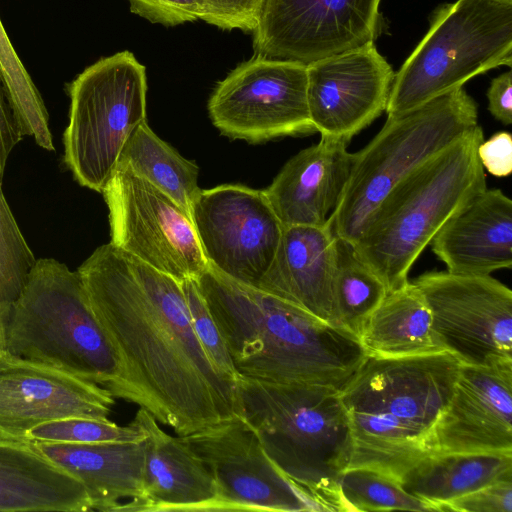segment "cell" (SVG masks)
I'll list each match as a JSON object with an SVG mask.
<instances>
[{
    "instance_id": "1",
    "label": "cell",
    "mask_w": 512,
    "mask_h": 512,
    "mask_svg": "<svg viewBox=\"0 0 512 512\" xmlns=\"http://www.w3.org/2000/svg\"><path fill=\"white\" fill-rule=\"evenodd\" d=\"M118 361L108 388L179 435L241 415L237 383L198 341L181 282L108 243L78 268Z\"/></svg>"
},
{
    "instance_id": "2",
    "label": "cell",
    "mask_w": 512,
    "mask_h": 512,
    "mask_svg": "<svg viewBox=\"0 0 512 512\" xmlns=\"http://www.w3.org/2000/svg\"><path fill=\"white\" fill-rule=\"evenodd\" d=\"M196 280L238 377L341 391L367 357L353 334L209 264Z\"/></svg>"
},
{
    "instance_id": "3",
    "label": "cell",
    "mask_w": 512,
    "mask_h": 512,
    "mask_svg": "<svg viewBox=\"0 0 512 512\" xmlns=\"http://www.w3.org/2000/svg\"><path fill=\"white\" fill-rule=\"evenodd\" d=\"M460 366L447 352L367 356L339 392L352 435L349 467L375 469L399 481L432 454L434 430Z\"/></svg>"
},
{
    "instance_id": "4",
    "label": "cell",
    "mask_w": 512,
    "mask_h": 512,
    "mask_svg": "<svg viewBox=\"0 0 512 512\" xmlns=\"http://www.w3.org/2000/svg\"><path fill=\"white\" fill-rule=\"evenodd\" d=\"M241 416L275 466L324 511H340L338 480L353 443L340 390L237 378Z\"/></svg>"
},
{
    "instance_id": "5",
    "label": "cell",
    "mask_w": 512,
    "mask_h": 512,
    "mask_svg": "<svg viewBox=\"0 0 512 512\" xmlns=\"http://www.w3.org/2000/svg\"><path fill=\"white\" fill-rule=\"evenodd\" d=\"M477 124L404 177L383 198L353 245L387 291L406 285L414 262L443 224L487 188Z\"/></svg>"
},
{
    "instance_id": "6",
    "label": "cell",
    "mask_w": 512,
    "mask_h": 512,
    "mask_svg": "<svg viewBox=\"0 0 512 512\" xmlns=\"http://www.w3.org/2000/svg\"><path fill=\"white\" fill-rule=\"evenodd\" d=\"M0 350L106 389L119 370L78 271L54 259L35 261L9 312Z\"/></svg>"
},
{
    "instance_id": "7",
    "label": "cell",
    "mask_w": 512,
    "mask_h": 512,
    "mask_svg": "<svg viewBox=\"0 0 512 512\" xmlns=\"http://www.w3.org/2000/svg\"><path fill=\"white\" fill-rule=\"evenodd\" d=\"M477 124V104L463 87L387 116L373 139L353 153L349 178L326 223L331 234L354 244L396 184Z\"/></svg>"
},
{
    "instance_id": "8",
    "label": "cell",
    "mask_w": 512,
    "mask_h": 512,
    "mask_svg": "<svg viewBox=\"0 0 512 512\" xmlns=\"http://www.w3.org/2000/svg\"><path fill=\"white\" fill-rule=\"evenodd\" d=\"M502 65H512V4L457 0L441 5L395 73L385 112L405 113Z\"/></svg>"
},
{
    "instance_id": "9",
    "label": "cell",
    "mask_w": 512,
    "mask_h": 512,
    "mask_svg": "<svg viewBox=\"0 0 512 512\" xmlns=\"http://www.w3.org/2000/svg\"><path fill=\"white\" fill-rule=\"evenodd\" d=\"M64 161L77 182L97 192L114 174L134 130L146 120V69L130 51L101 58L69 85Z\"/></svg>"
},
{
    "instance_id": "10",
    "label": "cell",
    "mask_w": 512,
    "mask_h": 512,
    "mask_svg": "<svg viewBox=\"0 0 512 512\" xmlns=\"http://www.w3.org/2000/svg\"><path fill=\"white\" fill-rule=\"evenodd\" d=\"M115 247L182 282L208 267L191 213L127 165L104 187Z\"/></svg>"
},
{
    "instance_id": "11",
    "label": "cell",
    "mask_w": 512,
    "mask_h": 512,
    "mask_svg": "<svg viewBox=\"0 0 512 512\" xmlns=\"http://www.w3.org/2000/svg\"><path fill=\"white\" fill-rule=\"evenodd\" d=\"M442 351L468 366L512 361V291L490 275L430 271L412 281Z\"/></svg>"
},
{
    "instance_id": "12",
    "label": "cell",
    "mask_w": 512,
    "mask_h": 512,
    "mask_svg": "<svg viewBox=\"0 0 512 512\" xmlns=\"http://www.w3.org/2000/svg\"><path fill=\"white\" fill-rule=\"evenodd\" d=\"M213 125L231 139L260 143L315 133L307 65L255 55L217 84L208 101Z\"/></svg>"
},
{
    "instance_id": "13",
    "label": "cell",
    "mask_w": 512,
    "mask_h": 512,
    "mask_svg": "<svg viewBox=\"0 0 512 512\" xmlns=\"http://www.w3.org/2000/svg\"><path fill=\"white\" fill-rule=\"evenodd\" d=\"M180 437L214 478L216 511H324L275 466L241 415Z\"/></svg>"
},
{
    "instance_id": "14",
    "label": "cell",
    "mask_w": 512,
    "mask_h": 512,
    "mask_svg": "<svg viewBox=\"0 0 512 512\" xmlns=\"http://www.w3.org/2000/svg\"><path fill=\"white\" fill-rule=\"evenodd\" d=\"M190 213L208 264L257 287L275 258L284 229L264 190L231 184L201 189Z\"/></svg>"
},
{
    "instance_id": "15",
    "label": "cell",
    "mask_w": 512,
    "mask_h": 512,
    "mask_svg": "<svg viewBox=\"0 0 512 512\" xmlns=\"http://www.w3.org/2000/svg\"><path fill=\"white\" fill-rule=\"evenodd\" d=\"M380 0H266L255 55L308 65L373 41Z\"/></svg>"
},
{
    "instance_id": "16",
    "label": "cell",
    "mask_w": 512,
    "mask_h": 512,
    "mask_svg": "<svg viewBox=\"0 0 512 512\" xmlns=\"http://www.w3.org/2000/svg\"><path fill=\"white\" fill-rule=\"evenodd\" d=\"M394 75L373 41L308 64L309 115L321 139L349 145L385 111Z\"/></svg>"
},
{
    "instance_id": "17",
    "label": "cell",
    "mask_w": 512,
    "mask_h": 512,
    "mask_svg": "<svg viewBox=\"0 0 512 512\" xmlns=\"http://www.w3.org/2000/svg\"><path fill=\"white\" fill-rule=\"evenodd\" d=\"M114 404L100 385L0 350V439L28 442L35 426L66 417L108 420Z\"/></svg>"
},
{
    "instance_id": "18",
    "label": "cell",
    "mask_w": 512,
    "mask_h": 512,
    "mask_svg": "<svg viewBox=\"0 0 512 512\" xmlns=\"http://www.w3.org/2000/svg\"><path fill=\"white\" fill-rule=\"evenodd\" d=\"M435 453H512V361L461 364L434 430Z\"/></svg>"
},
{
    "instance_id": "19",
    "label": "cell",
    "mask_w": 512,
    "mask_h": 512,
    "mask_svg": "<svg viewBox=\"0 0 512 512\" xmlns=\"http://www.w3.org/2000/svg\"><path fill=\"white\" fill-rule=\"evenodd\" d=\"M131 424L145 439L143 493L132 511H216L214 478L181 437L166 433L144 408Z\"/></svg>"
},
{
    "instance_id": "20",
    "label": "cell",
    "mask_w": 512,
    "mask_h": 512,
    "mask_svg": "<svg viewBox=\"0 0 512 512\" xmlns=\"http://www.w3.org/2000/svg\"><path fill=\"white\" fill-rule=\"evenodd\" d=\"M348 145L320 139L282 167L265 195L283 227L325 226L349 178Z\"/></svg>"
},
{
    "instance_id": "21",
    "label": "cell",
    "mask_w": 512,
    "mask_h": 512,
    "mask_svg": "<svg viewBox=\"0 0 512 512\" xmlns=\"http://www.w3.org/2000/svg\"><path fill=\"white\" fill-rule=\"evenodd\" d=\"M448 272L490 275L512 267V201L486 188L453 214L430 242Z\"/></svg>"
},
{
    "instance_id": "22",
    "label": "cell",
    "mask_w": 512,
    "mask_h": 512,
    "mask_svg": "<svg viewBox=\"0 0 512 512\" xmlns=\"http://www.w3.org/2000/svg\"><path fill=\"white\" fill-rule=\"evenodd\" d=\"M335 267L336 238L326 225L284 227L275 258L257 288L333 325Z\"/></svg>"
},
{
    "instance_id": "23",
    "label": "cell",
    "mask_w": 512,
    "mask_h": 512,
    "mask_svg": "<svg viewBox=\"0 0 512 512\" xmlns=\"http://www.w3.org/2000/svg\"><path fill=\"white\" fill-rule=\"evenodd\" d=\"M30 443L82 482L93 510L132 511L142 497L145 439Z\"/></svg>"
},
{
    "instance_id": "24",
    "label": "cell",
    "mask_w": 512,
    "mask_h": 512,
    "mask_svg": "<svg viewBox=\"0 0 512 512\" xmlns=\"http://www.w3.org/2000/svg\"><path fill=\"white\" fill-rule=\"evenodd\" d=\"M0 511H93L82 482L30 442L0 439Z\"/></svg>"
},
{
    "instance_id": "25",
    "label": "cell",
    "mask_w": 512,
    "mask_h": 512,
    "mask_svg": "<svg viewBox=\"0 0 512 512\" xmlns=\"http://www.w3.org/2000/svg\"><path fill=\"white\" fill-rule=\"evenodd\" d=\"M512 478V453H435L399 480L412 496L444 512L448 503L494 482Z\"/></svg>"
},
{
    "instance_id": "26",
    "label": "cell",
    "mask_w": 512,
    "mask_h": 512,
    "mask_svg": "<svg viewBox=\"0 0 512 512\" xmlns=\"http://www.w3.org/2000/svg\"><path fill=\"white\" fill-rule=\"evenodd\" d=\"M359 340L367 356L403 357L444 352L437 345L431 312L413 282L390 291L366 320Z\"/></svg>"
},
{
    "instance_id": "27",
    "label": "cell",
    "mask_w": 512,
    "mask_h": 512,
    "mask_svg": "<svg viewBox=\"0 0 512 512\" xmlns=\"http://www.w3.org/2000/svg\"><path fill=\"white\" fill-rule=\"evenodd\" d=\"M119 163L127 165L189 212L201 190L198 166L159 138L146 120L128 139Z\"/></svg>"
},
{
    "instance_id": "28",
    "label": "cell",
    "mask_w": 512,
    "mask_h": 512,
    "mask_svg": "<svg viewBox=\"0 0 512 512\" xmlns=\"http://www.w3.org/2000/svg\"><path fill=\"white\" fill-rule=\"evenodd\" d=\"M387 293L382 280L358 257L353 245L336 238L333 325L359 339L366 320Z\"/></svg>"
},
{
    "instance_id": "29",
    "label": "cell",
    "mask_w": 512,
    "mask_h": 512,
    "mask_svg": "<svg viewBox=\"0 0 512 512\" xmlns=\"http://www.w3.org/2000/svg\"><path fill=\"white\" fill-rule=\"evenodd\" d=\"M0 82L22 136L46 150L53 148L48 113L31 76L0 20Z\"/></svg>"
},
{
    "instance_id": "30",
    "label": "cell",
    "mask_w": 512,
    "mask_h": 512,
    "mask_svg": "<svg viewBox=\"0 0 512 512\" xmlns=\"http://www.w3.org/2000/svg\"><path fill=\"white\" fill-rule=\"evenodd\" d=\"M340 511H437L436 507L406 492L400 482L378 470L349 467L338 480Z\"/></svg>"
},
{
    "instance_id": "31",
    "label": "cell",
    "mask_w": 512,
    "mask_h": 512,
    "mask_svg": "<svg viewBox=\"0 0 512 512\" xmlns=\"http://www.w3.org/2000/svg\"><path fill=\"white\" fill-rule=\"evenodd\" d=\"M35 261L5 200L0 182V343L9 312Z\"/></svg>"
},
{
    "instance_id": "32",
    "label": "cell",
    "mask_w": 512,
    "mask_h": 512,
    "mask_svg": "<svg viewBox=\"0 0 512 512\" xmlns=\"http://www.w3.org/2000/svg\"><path fill=\"white\" fill-rule=\"evenodd\" d=\"M28 442L99 443L110 441H139L144 434L131 423L119 426L108 420L66 417L35 426L26 434Z\"/></svg>"
},
{
    "instance_id": "33",
    "label": "cell",
    "mask_w": 512,
    "mask_h": 512,
    "mask_svg": "<svg viewBox=\"0 0 512 512\" xmlns=\"http://www.w3.org/2000/svg\"><path fill=\"white\" fill-rule=\"evenodd\" d=\"M194 333L214 367L225 377L237 381L230 352L223 335L203 297L197 280L189 278L181 282Z\"/></svg>"
},
{
    "instance_id": "34",
    "label": "cell",
    "mask_w": 512,
    "mask_h": 512,
    "mask_svg": "<svg viewBox=\"0 0 512 512\" xmlns=\"http://www.w3.org/2000/svg\"><path fill=\"white\" fill-rule=\"evenodd\" d=\"M201 18L221 29L254 31L266 0H199Z\"/></svg>"
},
{
    "instance_id": "35",
    "label": "cell",
    "mask_w": 512,
    "mask_h": 512,
    "mask_svg": "<svg viewBox=\"0 0 512 512\" xmlns=\"http://www.w3.org/2000/svg\"><path fill=\"white\" fill-rule=\"evenodd\" d=\"M131 12L164 26H176L201 18L199 0H128Z\"/></svg>"
},
{
    "instance_id": "36",
    "label": "cell",
    "mask_w": 512,
    "mask_h": 512,
    "mask_svg": "<svg viewBox=\"0 0 512 512\" xmlns=\"http://www.w3.org/2000/svg\"><path fill=\"white\" fill-rule=\"evenodd\" d=\"M512 512V478L503 479L458 498L444 512Z\"/></svg>"
},
{
    "instance_id": "37",
    "label": "cell",
    "mask_w": 512,
    "mask_h": 512,
    "mask_svg": "<svg viewBox=\"0 0 512 512\" xmlns=\"http://www.w3.org/2000/svg\"><path fill=\"white\" fill-rule=\"evenodd\" d=\"M477 154L484 170L496 177H506L512 172V136L507 131L483 140Z\"/></svg>"
},
{
    "instance_id": "38",
    "label": "cell",
    "mask_w": 512,
    "mask_h": 512,
    "mask_svg": "<svg viewBox=\"0 0 512 512\" xmlns=\"http://www.w3.org/2000/svg\"><path fill=\"white\" fill-rule=\"evenodd\" d=\"M488 111L504 125L512 123V72L495 77L487 91Z\"/></svg>"
},
{
    "instance_id": "39",
    "label": "cell",
    "mask_w": 512,
    "mask_h": 512,
    "mask_svg": "<svg viewBox=\"0 0 512 512\" xmlns=\"http://www.w3.org/2000/svg\"><path fill=\"white\" fill-rule=\"evenodd\" d=\"M8 99L0 82V182L2 183L8 156L22 139Z\"/></svg>"
},
{
    "instance_id": "40",
    "label": "cell",
    "mask_w": 512,
    "mask_h": 512,
    "mask_svg": "<svg viewBox=\"0 0 512 512\" xmlns=\"http://www.w3.org/2000/svg\"><path fill=\"white\" fill-rule=\"evenodd\" d=\"M495 1L506 3V4H512V0H495Z\"/></svg>"
}]
</instances>
